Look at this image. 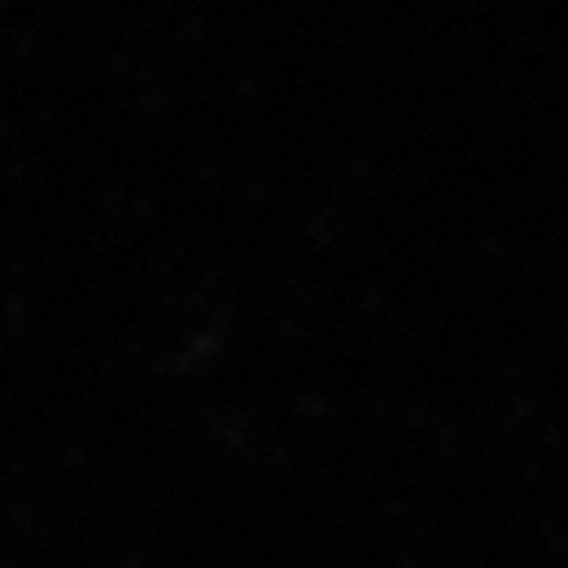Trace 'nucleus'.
Returning a JSON list of instances; mask_svg holds the SVG:
<instances>
[]
</instances>
